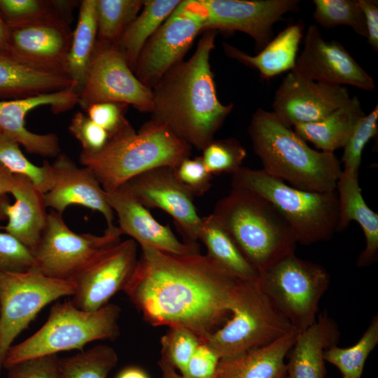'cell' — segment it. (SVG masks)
Wrapping results in <instances>:
<instances>
[{
    "label": "cell",
    "mask_w": 378,
    "mask_h": 378,
    "mask_svg": "<svg viewBox=\"0 0 378 378\" xmlns=\"http://www.w3.org/2000/svg\"><path fill=\"white\" fill-rule=\"evenodd\" d=\"M54 184L43 194L45 204L59 214L71 205H80L99 212L107 227L114 226V212L104 190L92 172L78 167L66 154L59 153L53 164Z\"/></svg>",
    "instance_id": "cell-21"
},
{
    "label": "cell",
    "mask_w": 378,
    "mask_h": 378,
    "mask_svg": "<svg viewBox=\"0 0 378 378\" xmlns=\"http://www.w3.org/2000/svg\"><path fill=\"white\" fill-rule=\"evenodd\" d=\"M116 378H150L148 373L137 366H130L122 370Z\"/></svg>",
    "instance_id": "cell-50"
},
{
    "label": "cell",
    "mask_w": 378,
    "mask_h": 378,
    "mask_svg": "<svg viewBox=\"0 0 378 378\" xmlns=\"http://www.w3.org/2000/svg\"><path fill=\"white\" fill-rule=\"evenodd\" d=\"M339 203L337 232L356 221L363 232L365 247L358 257V267H368L378 258V214L365 203L358 182V174L343 171L336 185Z\"/></svg>",
    "instance_id": "cell-25"
},
{
    "label": "cell",
    "mask_w": 378,
    "mask_h": 378,
    "mask_svg": "<svg viewBox=\"0 0 378 378\" xmlns=\"http://www.w3.org/2000/svg\"><path fill=\"white\" fill-rule=\"evenodd\" d=\"M205 14L204 30L239 31L263 48L272 36V25L288 12L296 11L298 0H199Z\"/></svg>",
    "instance_id": "cell-17"
},
{
    "label": "cell",
    "mask_w": 378,
    "mask_h": 378,
    "mask_svg": "<svg viewBox=\"0 0 378 378\" xmlns=\"http://www.w3.org/2000/svg\"><path fill=\"white\" fill-rule=\"evenodd\" d=\"M36 267L33 253L7 232H0V272H24Z\"/></svg>",
    "instance_id": "cell-42"
},
{
    "label": "cell",
    "mask_w": 378,
    "mask_h": 378,
    "mask_svg": "<svg viewBox=\"0 0 378 378\" xmlns=\"http://www.w3.org/2000/svg\"><path fill=\"white\" fill-rule=\"evenodd\" d=\"M179 0L144 1L141 12L115 44L125 55L134 71L139 55L147 41L178 6Z\"/></svg>",
    "instance_id": "cell-32"
},
{
    "label": "cell",
    "mask_w": 378,
    "mask_h": 378,
    "mask_svg": "<svg viewBox=\"0 0 378 378\" xmlns=\"http://www.w3.org/2000/svg\"><path fill=\"white\" fill-rule=\"evenodd\" d=\"M51 13H56L52 1L0 0V15L8 27L29 23Z\"/></svg>",
    "instance_id": "cell-41"
},
{
    "label": "cell",
    "mask_w": 378,
    "mask_h": 378,
    "mask_svg": "<svg viewBox=\"0 0 378 378\" xmlns=\"http://www.w3.org/2000/svg\"><path fill=\"white\" fill-rule=\"evenodd\" d=\"M14 180L15 175L0 164V220L5 218L1 210L2 199L1 197L7 192H10Z\"/></svg>",
    "instance_id": "cell-49"
},
{
    "label": "cell",
    "mask_w": 378,
    "mask_h": 378,
    "mask_svg": "<svg viewBox=\"0 0 378 378\" xmlns=\"http://www.w3.org/2000/svg\"><path fill=\"white\" fill-rule=\"evenodd\" d=\"M74 291L73 281L47 276L36 267L24 272H0V374L18 335L45 306Z\"/></svg>",
    "instance_id": "cell-10"
},
{
    "label": "cell",
    "mask_w": 378,
    "mask_h": 378,
    "mask_svg": "<svg viewBox=\"0 0 378 378\" xmlns=\"http://www.w3.org/2000/svg\"><path fill=\"white\" fill-rule=\"evenodd\" d=\"M115 351L106 344L80 351L58 360L59 378H107L116 365Z\"/></svg>",
    "instance_id": "cell-34"
},
{
    "label": "cell",
    "mask_w": 378,
    "mask_h": 378,
    "mask_svg": "<svg viewBox=\"0 0 378 378\" xmlns=\"http://www.w3.org/2000/svg\"><path fill=\"white\" fill-rule=\"evenodd\" d=\"M315 21L324 28L350 27L356 34L368 37L364 14L358 0H314Z\"/></svg>",
    "instance_id": "cell-37"
},
{
    "label": "cell",
    "mask_w": 378,
    "mask_h": 378,
    "mask_svg": "<svg viewBox=\"0 0 378 378\" xmlns=\"http://www.w3.org/2000/svg\"><path fill=\"white\" fill-rule=\"evenodd\" d=\"M231 185L254 192L270 202L290 224L300 244L328 241L337 232L336 190L326 192L303 190L262 169L243 167L232 175Z\"/></svg>",
    "instance_id": "cell-6"
},
{
    "label": "cell",
    "mask_w": 378,
    "mask_h": 378,
    "mask_svg": "<svg viewBox=\"0 0 378 378\" xmlns=\"http://www.w3.org/2000/svg\"><path fill=\"white\" fill-rule=\"evenodd\" d=\"M298 332L293 330L273 342L219 360L215 378H286V356Z\"/></svg>",
    "instance_id": "cell-24"
},
{
    "label": "cell",
    "mask_w": 378,
    "mask_h": 378,
    "mask_svg": "<svg viewBox=\"0 0 378 378\" xmlns=\"http://www.w3.org/2000/svg\"><path fill=\"white\" fill-rule=\"evenodd\" d=\"M378 343V316H374L360 340L346 348L331 346L324 351L323 358L349 378H360L365 361Z\"/></svg>",
    "instance_id": "cell-35"
},
{
    "label": "cell",
    "mask_w": 378,
    "mask_h": 378,
    "mask_svg": "<svg viewBox=\"0 0 378 378\" xmlns=\"http://www.w3.org/2000/svg\"><path fill=\"white\" fill-rule=\"evenodd\" d=\"M141 0H97V41L115 45L144 6Z\"/></svg>",
    "instance_id": "cell-33"
},
{
    "label": "cell",
    "mask_w": 378,
    "mask_h": 378,
    "mask_svg": "<svg viewBox=\"0 0 378 378\" xmlns=\"http://www.w3.org/2000/svg\"><path fill=\"white\" fill-rule=\"evenodd\" d=\"M199 241L206 248V255L229 274L247 281L259 279V272L211 214L202 217Z\"/></svg>",
    "instance_id": "cell-30"
},
{
    "label": "cell",
    "mask_w": 378,
    "mask_h": 378,
    "mask_svg": "<svg viewBox=\"0 0 378 378\" xmlns=\"http://www.w3.org/2000/svg\"><path fill=\"white\" fill-rule=\"evenodd\" d=\"M176 180L192 195L201 196L211 186V175L203 163L201 156L187 158L173 168Z\"/></svg>",
    "instance_id": "cell-44"
},
{
    "label": "cell",
    "mask_w": 378,
    "mask_h": 378,
    "mask_svg": "<svg viewBox=\"0 0 378 378\" xmlns=\"http://www.w3.org/2000/svg\"><path fill=\"white\" fill-rule=\"evenodd\" d=\"M101 102L131 104L151 112L153 92L137 78L115 45L97 41L78 104L85 110Z\"/></svg>",
    "instance_id": "cell-13"
},
{
    "label": "cell",
    "mask_w": 378,
    "mask_h": 378,
    "mask_svg": "<svg viewBox=\"0 0 378 378\" xmlns=\"http://www.w3.org/2000/svg\"><path fill=\"white\" fill-rule=\"evenodd\" d=\"M104 195L118 216L122 234L129 235L140 246L147 245L175 254L200 253L198 244L180 241L168 225L160 223L148 209L122 189L104 190Z\"/></svg>",
    "instance_id": "cell-22"
},
{
    "label": "cell",
    "mask_w": 378,
    "mask_h": 378,
    "mask_svg": "<svg viewBox=\"0 0 378 378\" xmlns=\"http://www.w3.org/2000/svg\"><path fill=\"white\" fill-rule=\"evenodd\" d=\"M158 364L162 372V378H184L181 374L178 373L177 370L164 359L160 358Z\"/></svg>",
    "instance_id": "cell-51"
},
{
    "label": "cell",
    "mask_w": 378,
    "mask_h": 378,
    "mask_svg": "<svg viewBox=\"0 0 378 378\" xmlns=\"http://www.w3.org/2000/svg\"><path fill=\"white\" fill-rule=\"evenodd\" d=\"M339 335L336 323L326 314L298 332L288 354L286 378H326L323 353L337 344Z\"/></svg>",
    "instance_id": "cell-26"
},
{
    "label": "cell",
    "mask_w": 378,
    "mask_h": 378,
    "mask_svg": "<svg viewBox=\"0 0 378 378\" xmlns=\"http://www.w3.org/2000/svg\"><path fill=\"white\" fill-rule=\"evenodd\" d=\"M20 145L0 131V164L14 175L29 178L43 194L54 184V174L50 164L44 161L42 166L31 162L23 154Z\"/></svg>",
    "instance_id": "cell-36"
},
{
    "label": "cell",
    "mask_w": 378,
    "mask_h": 378,
    "mask_svg": "<svg viewBox=\"0 0 378 378\" xmlns=\"http://www.w3.org/2000/svg\"><path fill=\"white\" fill-rule=\"evenodd\" d=\"M118 227H106L102 235L77 233L55 211L48 214L41 239L32 252L36 267L44 275L72 281L104 251L121 241Z\"/></svg>",
    "instance_id": "cell-11"
},
{
    "label": "cell",
    "mask_w": 378,
    "mask_h": 378,
    "mask_svg": "<svg viewBox=\"0 0 378 378\" xmlns=\"http://www.w3.org/2000/svg\"><path fill=\"white\" fill-rule=\"evenodd\" d=\"M201 342L194 332L184 327H169L160 340V358L167 360L182 374Z\"/></svg>",
    "instance_id": "cell-39"
},
{
    "label": "cell",
    "mask_w": 378,
    "mask_h": 378,
    "mask_svg": "<svg viewBox=\"0 0 378 378\" xmlns=\"http://www.w3.org/2000/svg\"><path fill=\"white\" fill-rule=\"evenodd\" d=\"M293 330L258 280L242 281L230 316L205 343L221 358L269 344Z\"/></svg>",
    "instance_id": "cell-8"
},
{
    "label": "cell",
    "mask_w": 378,
    "mask_h": 378,
    "mask_svg": "<svg viewBox=\"0 0 378 378\" xmlns=\"http://www.w3.org/2000/svg\"><path fill=\"white\" fill-rule=\"evenodd\" d=\"M303 30L300 22L288 26L255 56L226 43H223V50L229 57L258 70L261 78L268 80L294 69Z\"/></svg>",
    "instance_id": "cell-27"
},
{
    "label": "cell",
    "mask_w": 378,
    "mask_h": 378,
    "mask_svg": "<svg viewBox=\"0 0 378 378\" xmlns=\"http://www.w3.org/2000/svg\"><path fill=\"white\" fill-rule=\"evenodd\" d=\"M57 354L31 358L8 369V378H59Z\"/></svg>",
    "instance_id": "cell-46"
},
{
    "label": "cell",
    "mask_w": 378,
    "mask_h": 378,
    "mask_svg": "<svg viewBox=\"0 0 378 378\" xmlns=\"http://www.w3.org/2000/svg\"><path fill=\"white\" fill-rule=\"evenodd\" d=\"M96 1H81L67 58V76L73 83L72 90L78 94L83 86L97 43Z\"/></svg>",
    "instance_id": "cell-31"
},
{
    "label": "cell",
    "mask_w": 378,
    "mask_h": 378,
    "mask_svg": "<svg viewBox=\"0 0 378 378\" xmlns=\"http://www.w3.org/2000/svg\"><path fill=\"white\" fill-rule=\"evenodd\" d=\"M342 378H349V377H344V376H342Z\"/></svg>",
    "instance_id": "cell-53"
},
{
    "label": "cell",
    "mask_w": 378,
    "mask_h": 378,
    "mask_svg": "<svg viewBox=\"0 0 378 378\" xmlns=\"http://www.w3.org/2000/svg\"><path fill=\"white\" fill-rule=\"evenodd\" d=\"M205 22L199 0L181 1L144 46L134 69L137 78L152 89L182 61Z\"/></svg>",
    "instance_id": "cell-12"
},
{
    "label": "cell",
    "mask_w": 378,
    "mask_h": 378,
    "mask_svg": "<svg viewBox=\"0 0 378 378\" xmlns=\"http://www.w3.org/2000/svg\"><path fill=\"white\" fill-rule=\"evenodd\" d=\"M66 75L41 71L0 55V99H18L71 89Z\"/></svg>",
    "instance_id": "cell-29"
},
{
    "label": "cell",
    "mask_w": 378,
    "mask_h": 378,
    "mask_svg": "<svg viewBox=\"0 0 378 378\" xmlns=\"http://www.w3.org/2000/svg\"><path fill=\"white\" fill-rule=\"evenodd\" d=\"M191 148L165 125L153 119L138 132L128 125L111 136L97 153L82 151L79 160L92 172L104 190L112 192L150 169L175 167L190 157Z\"/></svg>",
    "instance_id": "cell-4"
},
{
    "label": "cell",
    "mask_w": 378,
    "mask_h": 378,
    "mask_svg": "<svg viewBox=\"0 0 378 378\" xmlns=\"http://www.w3.org/2000/svg\"><path fill=\"white\" fill-rule=\"evenodd\" d=\"M246 150L234 138L213 140L203 150L201 156L205 168L211 175L234 174L241 167Z\"/></svg>",
    "instance_id": "cell-38"
},
{
    "label": "cell",
    "mask_w": 378,
    "mask_h": 378,
    "mask_svg": "<svg viewBox=\"0 0 378 378\" xmlns=\"http://www.w3.org/2000/svg\"><path fill=\"white\" fill-rule=\"evenodd\" d=\"M10 193L15 202H1L2 212L8 218L3 229L33 252L46 225L48 214L43 194L29 178L19 175H15Z\"/></svg>",
    "instance_id": "cell-23"
},
{
    "label": "cell",
    "mask_w": 378,
    "mask_h": 378,
    "mask_svg": "<svg viewBox=\"0 0 378 378\" xmlns=\"http://www.w3.org/2000/svg\"><path fill=\"white\" fill-rule=\"evenodd\" d=\"M69 130L80 142L82 151L87 153L100 152L110 139L109 134L104 129L81 112H77L71 118Z\"/></svg>",
    "instance_id": "cell-43"
},
{
    "label": "cell",
    "mask_w": 378,
    "mask_h": 378,
    "mask_svg": "<svg viewBox=\"0 0 378 378\" xmlns=\"http://www.w3.org/2000/svg\"><path fill=\"white\" fill-rule=\"evenodd\" d=\"M120 312L118 305L110 302L92 312L77 308L71 300L56 302L41 328L9 348L4 368L8 369L34 357L69 350L83 351L85 344L95 340H114L120 335Z\"/></svg>",
    "instance_id": "cell-7"
},
{
    "label": "cell",
    "mask_w": 378,
    "mask_h": 378,
    "mask_svg": "<svg viewBox=\"0 0 378 378\" xmlns=\"http://www.w3.org/2000/svg\"><path fill=\"white\" fill-rule=\"evenodd\" d=\"M216 36V30H206L190 58L174 66L151 89L153 119L202 150L233 108L223 104L216 94L209 64Z\"/></svg>",
    "instance_id": "cell-2"
},
{
    "label": "cell",
    "mask_w": 378,
    "mask_h": 378,
    "mask_svg": "<svg viewBox=\"0 0 378 378\" xmlns=\"http://www.w3.org/2000/svg\"><path fill=\"white\" fill-rule=\"evenodd\" d=\"M78 103V94L71 89L39 94L24 98L0 100V131L30 153L57 157L60 153L58 136L53 133L36 134L27 129L25 117L41 106H50L55 113L66 111Z\"/></svg>",
    "instance_id": "cell-20"
},
{
    "label": "cell",
    "mask_w": 378,
    "mask_h": 378,
    "mask_svg": "<svg viewBox=\"0 0 378 378\" xmlns=\"http://www.w3.org/2000/svg\"><path fill=\"white\" fill-rule=\"evenodd\" d=\"M326 268L289 254L260 274L258 282L272 302L300 332L316 321L320 300L330 286Z\"/></svg>",
    "instance_id": "cell-9"
},
{
    "label": "cell",
    "mask_w": 378,
    "mask_h": 378,
    "mask_svg": "<svg viewBox=\"0 0 378 378\" xmlns=\"http://www.w3.org/2000/svg\"><path fill=\"white\" fill-rule=\"evenodd\" d=\"M211 214L260 274L295 253L298 242L293 228L270 202L254 192L232 188Z\"/></svg>",
    "instance_id": "cell-5"
},
{
    "label": "cell",
    "mask_w": 378,
    "mask_h": 378,
    "mask_svg": "<svg viewBox=\"0 0 378 378\" xmlns=\"http://www.w3.org/2000/svg\"><path fill=\"white\" fill-rule=\"evenodd\" d=\"M140 246L136 267L123 291L150 325L184 327L205 342L230 316L243 280L206 254Z\"/></svg>",
    "instance_id": "cell-1"
},
{
    "label": "cell",
    "mask_w": 378,
    "mask_h": 378,
    "mask_svg": "<svg viewBox=\"0 0 378 378\" xmlns=\"http://www.w3.org/2000/svg\"><path fill=\"white\" fill-rule=\"evenodd\" d=\"M248 133L267 174L303 190H336L342 169L335 153L310 148L273 112L258 108L252 115Z\"/></svg>",
    "instance_id": "cell-3"
},
{
    "label": "cell",
    "mask_w": 378,
    "mask_h": 378,
    "mask_svg": "<svg viewBox=\"0 0 378 378\" xmlns=\"http://www.w3.org/2000/svg\"><path fill=\"white\" fill-rule=\"evenodd\" d=\"M350 98L343 85L315 81L290 71L276 91L273 113L291 128L323 119Z\"/></svg>",
    "instance_id": "cell-18"
},
{
    "label": "cell",
    "mask_w": 378,
    "mask_h": 378,
    "mask_svg": "<svg viewBox=\"0 0 378 378\" xmlns=\"http://www.w3.org/2000/svg\"><path fill=\"white\" fill-rule=\"evenodd\" d=\"M304 78L333 85H349L363 90L375 89L372 78L342 44L323 39L314 24L309 26L304 48L291 71Z\"/></svg>",
    "instance_id": "cell-19"
},
{
    "label": "cell",
    "mask_w": 378,
    "mask_h": 378,
    "mask_svg": "<svg viewBox=\"0 0 378 378\" xmlns=\"http://www.w3.org/2000/svg\"><path fill=\"white\" fill-rule=\"evenodd\" d=\"M8 27L0 15V55H4L6 49Z\"/></svg>",
    "instance_id": "cell-52"
},
{
    "label": "cell",
    "mask_w": 378,
    "mask_h": 378,
    "mask_svg": "<svg viewBox=\"0 0 378 378\" xmlns=\"http://www.w3.org/2000/svg\"><path fill=\"white\" fill-rule=\"evenodd\" d=\"M220 358L205 342H202L182 375L184 378H215Z\"/></svg>",
    "instance_id": "cell-47"
},
{
    "label": "cell",
    "mask_w": 378,
    "mask_h": 378,
    "mask_svg": "<svg viewBox=\"0 0 378 378\" xmlns=\"http://www.w3.org/2000/svg\"><path fill=\"white\" fill-rule=\"evenodd\" d=\"M138 258L137 243L132 239L111 246L72 280L75 291L71 301L87 312L102 308L116 293L124 290Z\"/></svg>",
    "instance_id": "cell-16"
},
{
    "label": "cell",
    "mask_w": 378,
    "mask_h": 378,
    "mask_svg": "<svg viewBox=\"0 0 378 378\" xmlns=\"http://www.w3.org/2000/svg\"><path fill=\"white\" fill-rule=\"evenodd\" d=\"M146 209L158 208L174 220L185 243L198 244L202 217L193 196L176 180L172 167H162L137 175L120 188Z\"/></svg>",
    "instance_id": "cell-15"
},
{
    "label": "cell",
    "mask_w": 378,
    "mask_h": 378,
    "mask_svg": "<svg viewBox=\"0 0 378 378\" xmlns=\"http://www.w3.org/2000/svg\"><path fill=\"white\" fill-rule=\"evenodd\" d=\"M365 20L368 42L372 49L378 52V1L376 0H358Z\"/></svg>",
    "instance_id": "cell-48"
},
{
    "label": "cell",
    "mask_w": 378,
    "mask_h": 378,
    "mask_svg": "<svg viewBox=\"0 0 378 378\" xmlns=\"http://www.w3.org/2000/svg\"><path fill=\"white\" fill-rule=\"evenodd\" d=\"M378 132V105L368 115L359 119L344 146L342 162L343 171L358 174L363 150Z\"/></svg>",
    "instance_id": "cell-40"
},
{
    "label": "cell",
    "mask_w": 378,
    "mask_h": 378,
    "mask_svg": "<svg viewBox=\"0 0 378 378\" xmlns=\"http://www.w3.org/2000/svg\"><path fill=\"white\" fill-rule=\"evenodd\" d=\"M69 24L51 13L29 23L8 27L4 55L36 70L67 76L73 33Z\"/></svg>",
    "instance_id": "cell-14"
},
{
    "label": "cell",
    "mask_w": 378,
    "mask_h": 378,
    "mask_svg": "<svg viewBox=\"0 0 378 378\" xmlns=\"http://www.w3.org/2000/svg\"><path fill=\"white\" fill-rule=\"evenodd\" d=\"M365 115L358 98L354 96L323 119L296 125L293 130L321 151L334 153L344 147L357 122Z\"/></svg>",
    "instance_id": "cell-28"
},
{
    "label": "cell",
    "mask_w": 378,
    "mask_h": 378,
    "mask_svg": "<svg viewBox=\"0 0 378 378\" xmlns=\"http://www.w3.org/2000/svg\"><path fill=\"white\" fill-rule=\"evenodd\" d=\"M126 106L115 102H101L93 104L85 110L87 115L104 129L111 137L130 125L124 115Z\"/></svg>",
    "instance_id": "cell-45"
}]
</instances>
